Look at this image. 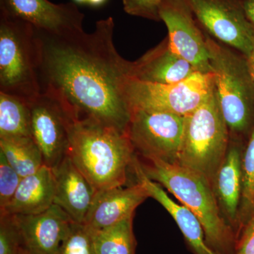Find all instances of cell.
Returning <instances> with one entry per match:
<instances>
[{
	"instance_id": "6da1fadb",
	"label": "cell",
	"mask_w": 254,
	"mask_h": 254,
	"mask_svg": "<svg viewBox=\"0 0 254 254\" xmlns=\"http://www.w3.org/2000/svg\"><path fill=\"white\" fill-rule=\"evenodd\" d=\"M109 16L94 31L56 35L36 29L41 93L68 107L75 118L91 120L127 133L131 111L124 93L133 62L115 48Z\"/></svg>"
},
{
	"instance_id": "7a4b0ae2",
	"label": "cell",
	"mask_w": 254,
	"mask_h": 254,
	"mask_svg": "<svg viewBox=\"0 0 254 254\" xmlns=\"http://www.w3.org/2000/svg\"><path fill=\"white\" fill-rule=\"evenodd\" d=\"M66 155L98 191L125 186L136 156L125 132L76 118L70 127Z\"/></svg>"
},
{
	"instance_id": "3957f363",
	"label": "cell",
	"mask_w": 254,
	"mask_h": 254,
	"mask_svg": "<svg viewBox=\"0 0 254 254\" xmlns=\"http://www.w3.org/2000/svg\"><path fill=\"white\" fill-rule=\"evenodd\" d=\"M142 158L143 163L138 160L147 177L166 188L198 218L209 247L218 254H236L237 237L220 215L213 185L177 163Z\"/></svg>"
},
{
	"instance_id": "277c9868",
	"label": "cell",
	"mask_w": 254,
	"mask_h": 254,
	"mask_svg": "<svg viewBox=\"0 0 254 254\" xmlns=\"http://www.w3.org/2000/svg\"><path fill=\"white\" fill-rule=\"evenodd\" d=\"M229 139L230 130L214 87L205 101L185 117L177 163L213 185L228 151Z\"/></svg>"
},
{
	"instance_id": "5b68a950",
	"label": "cell",
	"mask_w": 254,
	"mask_h": 254,
	"mask_svg": "<svg viewBox=\"0 0 254 254\" xmlns=\"http://www.w3.org/2000/svg\"><path fill=\"white\" fill-rule=\"evenodd\" d=\"M205 38L222 115L230 131L243 133L250 128L254 117V81L248 60L206 33Z\"/></svg>"
},
{
	"instance_id": "8992f818",
	"label": "cell",
	"mask_w": 254,
	"mask_h": 254,
	"mask_svg": "<svg viewBox=\"0 0 254 254\" xmlns=\"http://www.w3.org/2000/svg\"><path fill=\"white\" fill-rule=\"evenodd\" d=\"M35 28L0 11V92L31 104L41 95Z\"/></svg>"
},
{
	"instance_id": "52a82bcc",
	"label": "cell",
	"mask_w": 254,
	"mask_h": 254,
	"mask_svg": "<svg viewBox=\"0 0 254 254\" xmlns=\"http://www.w3.org/2000/svg\"><path fill=\"white\" fill-rule=\"evenodd\" d=\"M215 87L213 72L195 71L178 83L160 84L128 77L124 93L130 111L144 110L185 117L198 108Z\"/></svg>"
},
{
	"instance_id": "ba28073f",
	"label": "cell",
	"mask_w": 254,
	"mask_h": 254,
	"mask_svg": "<svg viewBox=\"0 0 254 254\" xmlns=\"http://www.w3.org/2000/svg\"><path fill=\"white\" fill-rule=\"evenodd\" d=\"M185 117L162 112L131 110L127 134L135 153L177 163Z\"/></svg>"
},
{
	"instance_id": "9c48e42d",
	"label": "cell",
	"mask_w": 254,
	"mask_h": 254,
	"mask_svg": "<svg viewBox=\"0 0 254 254\" xmlns=\"http://www.w3.org/2000/svg\"><path fill=\"white\" fill-rule=\"evenodd\" d=\"M203 31L248 58L254 52V27L241 0H185Z\"/></svg>"
},
{
	"instance_id": "30bf717a",
	"label": "cell",
	"mask_w": 254,
	"mask_h": 254,
	"mask_svg": "<svg viewBox=\"0 0 254 254\" xmlns=\"http://www.w3.org/2000/svg\"><path fill=\"white\" fill-rule=\"evenodd\" d=\"M30 110L32 138L41 150L44 165L53 169L67 154L74 115L49 93H41L30 104Z\"/></svg>"
},
{
	"instance_id": "8fae6325",
	"label": "cell",
	"mask_w": 254,
	"mask_h": 254,
	"mask_svg": "<svg viewBox=\"0 0 254 254\" xmlns=\"http://www.w3.org/2000/svg\"><path fill=\"white\" fill-rule=\"evenodd\" d=\"M160 21L168 28L172 50L198 71L212 72L205 33L185 0H163Z\"/></svg>"
},
{
	"instance_id": "7c38bea8",
	"label": "cell",
	"mask_w": 254,
	"mask_h": 254,
	"mask_svg": "<svg viewBox=\"0 0 254 254\" xmlns=\"http://www.w3.org/2000/svg\"><path fill=\"white\" fill-rule=\"evenodd\" d=\"M0 11L53 34L84 31L85 15L74 2L55 4L49 0H0Z\"/></svg>"
},
{
	"instance_id": "4fadbf2b",
	"label": "cell",
	"mask_w": 254,
	"mask_h": 254,
	"mask_svg": "<svg viewBox=\"0 0 254 254\" xmlns=\"http://www.w3.org/2000/svg\"><path fill=\"white\" fill-rule=\"evenodd\" d=\"M15 217L22 247L31 254H58L72 221L63 209L55 204L42 213Z\"/></svg>"
},
{
	"instance_id": "5bb4252c",
	"label": "cell",
	"mask_w": 254,
	"mask_h": 254,
	"mask_svg": "<svg viewBox=\"0 0 254 254\" xmlns=\"http://www.w3.org/2000/svg\"><path fill=\"white\" fill-rule=\"evenodd\" d=\"M53 170L54 204L63 209L73 222L83 223L98 190L67 155Z\"/></svg>"
},
{
	"instance_id": "9a60e30c",
	"label": "cell",
	"mask_w": 254,
	"mask_h": 254,
	"mask_svg": "<svg viewBox=\"0 0 254 254\" xmlns=\"http://www.w3.org/2000/svg\"><path fill=\"white\" fill-rule=\"evenodd\" d=\"M148 193L139 183L98 190L83 223L93 230L112 226L133 216Z\"/></svg>"
},
{
	"instance_id": "2e32d148",
	"label": "cell",
	"mask_w": 254,
	"mask_h": 254,
	"mask_svg": "<svg viewBox=\"0 0 254 254\" xmlns=\"http://www.w3.org/2000/svg\"><path fill=\"white\" fill-rule=\"evenodd\" d=\"M198 71L172 50L168 36L139 59L133 62L131 77L160 84L184 81Z\"/></svg>"
},
{
	"instance_id": "e0dca14e",
	"label": "cell",
	"mask_w": 254,
	"mask_h": 254,
	"mask_svg": "<svg viewBox=\"0 0 254 254\" xmlns=\"http://www.w3.org/2000/svg\"><path fill=\"white\" fill-rule=\"evenodd\" d=\"M132 169L137 182L145 189L149 197L159 202L173 217L194 254H218L207 244L203 226L194 213L185 205L175 203L160 184L147 177L137 155Z\"/></svg>"
},
{
	"instance_id": "ac0fdd59",
	"label": "cell",
	"mask_w": 254,
	"mask_h": 254,
	"mask_svg": "<svg viewBox=\"0 0 254 254\" xmlns=\"http://www.w3.org/2000/svg\"><path fill=\"white\" fill-rule=\"evenodd\" d=\"M55 179L53 169L43 165L33 175L23 177L12 199L0 213L34 215L54 204Z\"/></svg>"
},
{
	"instance_id": "d6986e66",
	"label": "cell",
	"mask_w": 254,
	"mask_h": 254,
	"mask_svg": "<svg viewBox=\"0 0 254 254\" xmlns=\"http://www.w3.org/2000/svg\"><path fill=\"white\" fill-rule=\"evenodd\" d=\"M242 184V165L240 153L238 148L234 146L228 149L213 185L218 204L226 215L225 217L231 225L232 230L237 225Z\"/></svg>"
},
{
	"instance_id": "ffe728a7",
	"label": "cell",
	"mask_w": 254,
	"mask_h": 254,
	"mask_svg": "<svg viewBox=\"0 0 254 254\" xmlns=\"http://www.w3.org/2000/svg\"><path fill=\"white\" fill-rule=\"evenodd\" d=\"M23 137H32L29 103L0 92V138Z\"/></svg>"
},
{
	"instance_id": "44dd1931",
	"label": "cell",
	"mask_w": 254,
	"mask_h": 254,
	"mask_svg": "<svg viewBox=\"0 0 254 254\" xmlns=\"http://www.w3.org/2000/svg\"><path fill=\"white\" fill-rule=\"evenodd\" d=\"M0 153L21 177L36 173L45 165L41 150L32 137L0 138Z\"/></svg>"
},
{
	"instance_id": "7402d4cb",
	"label": "cell",
	"mask_w": 254,
	"mask_h": 254,
	"mask_svg": "<svg viewBox=\"0 0 254 254\" xmlns=\"http://www.w3.org/2000/svg\"><path fill=\"white\" fill-rule=\"evenodd\" d=\"M133 219V216L129 217L112 226L95 230L96 254H135Z\"/></svg>"
},
{
	"instance_id": "603a6c76",
	"label": "cell",
	"mask_w": 254,
	"mask_h": 254,
	"mask_svg": "<svg viewBox=\"0 0 254 254\" xmlns=\"http://www.w3.org/2000/svg\"><path fill=\"white\" fill-rule=\"evenodd\" d=\"M58 254H96L95 230L86 224L71 221Z\"/></svg>"
},
{
	"instance_id": "cb8c5ba5",
	"label": "cell",
	"mask_w": 254,
	"mask_h": 254,
	"mask_svg": "<svg viewBox=\"0 0 254 254\" xmlns=\"http://www.w3.org/2000/svg\"><path fill=\"white\" fill-rule=\"evenodd\" d=\"M22 247L16 217L0 213V254H19Z\"/></svg>"
},
{
	"instance_id": "d4e9b609",
	"label": "cell",
	"mask_w": 254,
	"mask_h": 254,
	"mask_svg": "<svg viewBox=\"0 0 254 254\" xmlns=\"http://www.w3.org/2000/svg\"><path fill=\"white\" fill-rule=\"evenodd\" d=\"M22 179L0 153V210L9 204Z\"/></svg>"
},
{
	"instance_id": "484cf974",
	"label": "cell",
	"mask_w": 254,
	"mask_h": 254,
	"mask_svg": "<svg viewBox=\"0 0 254 254\" xmlns=\"http://www.w3.org/2000/svg\"><path fill=\"white\" fill-rule=\"evenodd\" d=\"M163 0H123L124 11L131 16L160 21V5Z\"/></svg>"
},
{
	"instance_id": "4316f807",
	"label": "cell",
	"mask_w": 254,
	"mask_h": 254,
	"mask_svg": "<svg viewBox=\"0 0 254 254\" xmlns=\"http://www.w3.org/2000/svg\"><path fill=\"white\" fill-rule=\"evenodd\" d=\"M242 165L244 195L254 203V127Z\"/></svg>"
},
{
	"instance_id": "83f0119b",
	"label": "cell",
	"mask_w": 254,
	"mask_h": 254,
	"mask_svg": "<svg viewBox=\"0 0 254 254\" xmlns=\"http://www.w3.org/2000/svg\"><path fill=\"white\" fill-rule=\"evenodd\" d=\"M236 254H254V216L247 222L237 240Z\"/></svg>"
},
{
	"instance_id": "f1b7e54d",
	"label": "cell",
	"mask_w": 254,
	"mask_h": 254,
	"mask_svg": "<svg viewBox=\"0 0 254 254\" xmlns=\"http://www.w3.org/2000/svg\"><path fill=\"white\" fill-rule=\"evenodd\" d=\"M247 19L254 27V0H241Z\"/></svg>"
},
{
	"instance_id": "f546056e",
	"label": "cell",
	"mask_w": 254,
	"mask_h": 254,
	"mask_svg": "<svg viewBox=\"0 0 254 254\" xmlns=\"http://www.w3.org/2000/svg\"><path fill=\"white\" fill-rule=\"evenodd\" d=\"M108 0H88V4L93 7H100L103 6Z\"/></svg>"
},
{
	"instance_id": "4dcf8cb0",
	"label": "cell",
	"mask_w": 254,
	"mask_h": 254,
	"mask_svg": "<svg viewBox=\"0 0 254 254\" xmlns=\"http://www.w3.org/2000/svg\"><path fill=\"white\" fill-rule=\"evenodd\" d=\"M247 60H248L249 67H250V72L252 73V76L254 81V52L247 58Z\"/></svg>"
},
{
	"instance_id": "1f68e13d",
	"label": "cell",
	"mask_w": 254,
	"mask_h": 254,
	"mask_svg": "<svg viewBox=\"0 0 254 254\" xmlns=\"http://www.w3.org/2000/svg\"><path fill=\"white\" fill-rule=\"evenodd\" d=\"M73 2L78 4H88V0H73Z\"/></svg>"
},
{
	"instance_id": "d6a6232c",
	"label": "cell",
	"mask_w": 254,
	"mask_h": 254,
	"mask_svg": "<svg viewBox=\"0 0 254 254\" xmlns=\"http://www.w3.org/2000/svg\"><path fill=\"white\" fill-rule=\"evenodd\" d=\"M19 254H30L29 252H28L27 250H25V249L23 248V247H21V249H20Z\"/></svg>"
}]
</instances>
